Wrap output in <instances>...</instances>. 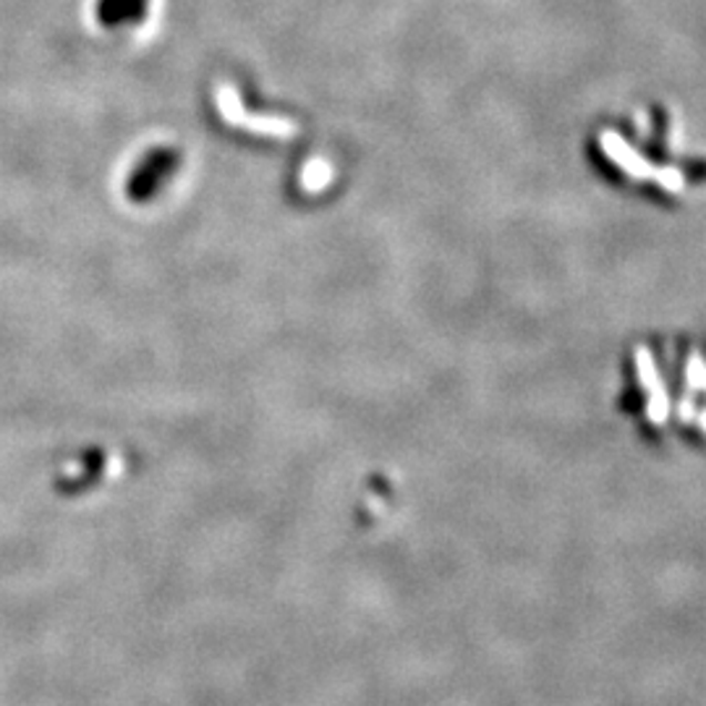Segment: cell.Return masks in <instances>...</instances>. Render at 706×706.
<instances>
[{
  "instance_id": "6da1fadb",
  "label": "cell",
  "mask_w": 706,
  "mask_h": 706,
  "mask_svg": "<svg viewBox=\"0 0 706 706\" xmlns=\"http://www.w3.org/2000/svg\"><path fill=\"white\" fill-rule=\"evenodd\" d=\"M604 150H607V155L615 160L617 165L625 167V171L631 173V176L636 178H657L662 186L667 188H681L683 181L675 171H654V167L646 163V160H642L633 152L628 144H625L623 140H617V136L613 134H604Z\"/></svg>"
},
{
  "instance_id": "7a4b0ae2",
  "label": "cell",
  "mask_w": 706,
  "mask_h": 706,
  "mask_svg": "<svg viewBox=\"0 0 706 706\" xmlns=\"http://www.w3.org/2000/svg\"><path fill=\"white\" fill-rule=\"evenodd\" d=\"M638 372H642V382L649 390V417L654 421H662L667 417V392L662 390L649 351H638Z\"/></svg>"
},
{
  "instance_id": "3957f363",
  "label": "cell",
  "mask_w": 706,
  "mask_h": 706,
  "mask_svg": "<svg viewBox=\"0 0 706 706\" xmlns=\"http://www.w3.org/2000/svg\"><path fill=\"white\" fill-rule=\"evenodd\" d=\"M330 167H327L325 163H311V165H307V176H304V186H309V188H323V186H327V181H330Z\"/></svg>"
}]
</instances>
